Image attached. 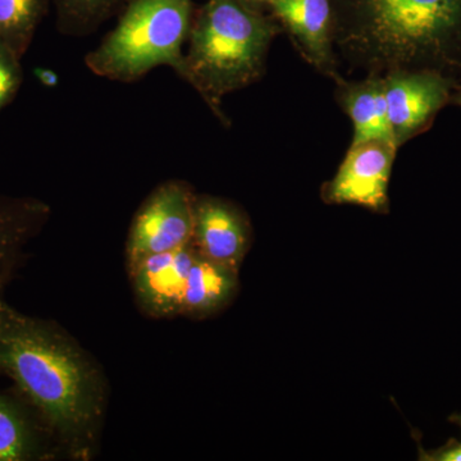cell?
<instances>
[{
    "label": "cell",
    "mask_w": 461,
    "mask_h": 461,
    "mask_svg": "<svg viewBox=\"0 0 461 461\" xmlns=\"http://www.w3.org/2000/svg\"><path fill=\"white\" fill-rule=\"evenodd\" d=\"M384 80L388 123L399 149L432 127L461 85L436 69H402Z\"/></svg>",
    "instance_id": "cell-6"
},
{
    "label": "cell",
    "mask_w": 461,
    "mask_h": 461,
    "mask_svg": "<svg viewBox=\"0 0 461 461\" xmlns=\"http://www.w3.org/2000/svg\"><path fill=\"white\" fill-rule=\"evenodd\" d=\"M339 67L436 69L461 84V0H330Z\"/></svg>",
    "instance_id": "cell-2"
},
{
    "label": "cell",
    "mask_w": 461,
    "mask_h": 461,
    "mask_svg": "<svg viewBox=\"0 0 461 461\" xmlns=\"http://www.w3.org/2000/svg\"><path fill=\"white\" fill-rule=\"evenodd\" d=\"M450 421H453V423L457 424V426H459L461 429V414L451 415Z\"/></svg>",
    "instance_id": "cell-22"
},
{
    "label": "cell",
    "mask_w": 461,
    "mask_h": 461,
    "mask_svg": "<svg viewBox=\"0 0 461 461\" xmlns=\"http://www.w3.org/2000/svg\"><path fill=\"white\" fill-rule=\"evenodd\" d=\"M282 29L269 12L242 0H208L195 9L182 80L190 84L221 123L224 96L258 83L267 58Z\"/></svg>",
    "instance_id": "cell-3"
},
{
    "label": "cell",
    "mask_w": 461,
    "mask_h": 461,
    "mask_svg": "<svg viewBox=\"0 0 461 461\" xmlns=\"http://www.w3.org/2000/svg\"><path fill=\"white\" fill-rule=\"evenodd\" d=\"M196 254L191 241L176 250L142 258L129 267L133 293L145 314L154 318L181 314L187 277Z\"/></svg>",
    "instance_id": "cell-10"
},
{
    "label": "cell",
    "mask_w": 461,
    "mask_h": 461,
    "mask_svg": "<svg viewBox=\"0 0 461 461\" xmlns=\"http://www.w3.org/2000/svg\"><path fill=\"white\" fill-rule=\"evenodd\" d=\"M21 57L16 51L0 41V111L16 96L23 84Z\"/></svg>",
    "instance_id": "cell-17"
},
{
    "label": "cell",
    "mask_w": 461,
    "mask_h": 461,
    "mask_svg": "<svg viewBox=\"0 0 461 461\" xmlns=\"http://www.w3.org/2000/svg\"><path fill=\"white\" fill-rule=\"evenodd\" d=\"M57 25L66 35L83 36L95 32L114 14L122 0H51Z\"/></svg>",
    "instance_id": "cell-16"
},
{
    "label": "cell",
    "mask_w": 461,
    "mask_h": 461,
    "mask_svg": "<svg viewBox=\"0 0 461 461\" xmlns=\"http://www.w3.org/2000/svg\"><path fill=\"white\" fill-rule=\"evenodd\" d=\"M420 460L429 461H461V442L456 439H450L447 444L437 450L427 451L420 450Z\"/></svg>",
    "instance_id": "cell-18"
},
{
    "label": "cell",
    "mask_w": 461,
    "mask_h": 461,
    "mask_svg": "<svg viewBox=\"0 0 461 461\" xmlns=\"http://www.w3.org/2000/svg\"><path fill=\"white\" fill-rule=\"evenodd\" d=\"M50 215V206L41 200L0 196V287L11 280L27 244Z\"/></svg>",
    "instance_id": "cell-13"
},
{
    "label": "cell",
    "mask_w": 461,
    "mask_h": 461,
    "mask_svg": "<svg viewBox=\"0 0 461 461\" xmlns=\"http://www.w3.org/2000/svg\"><path fill=\"white\" fill-rule=\"evenodd\" d=\"M2 290L3 288L0 287V304H2V300H3V297H2Z\"/></svg>",
    "instance_id": "cell-23"
},
{
    "label": "cell",
    "mask_w": 461,
    "mask_h": 461,
    "mask_svg": "<svg viewBox=\"0 0 461 461\" xmlns=\"http://www.w3.org/2000/svg\"><path fill=\"white\" fill-rule=\"evenodd\" d=\"M399 148L393 140L350 145L338 172L321 185V198L330 205H357L378 214L390 212L391 175Z\"/></svg>",
    "instance_id": "cell-7"
},
{
    "label": "cell",
    "mask_w": 461,
    "mask_h": 461,
    "mask_svg": "<svg viewBox=\"0 0 461 461\" xmlns=\"http://www.w3.org/2000/svg\"><path fill=\"white\" fill-rule=\"evenodd\" d=\"M195 193L187 182L159 185L133 217L126 242L127 268L142 258L167 253L193 240Z\"/></svg>",
    "instance_id": "cell-5"
},
{
    "label": "cell",
    "mask_w": 461,
    "mask_h": 461,
    "mask_svg": "<svg viewBox=\"0 0 461 461\" xmlns=\"http://www.w3.org/2000/svg\"><path fill=\"white\" fill-rule=\"evenodd\" d=\"M195 9L194 0H130L114 29L85 57V65L118 83L140 80L160 66L184 77L182 50Z\"/></svg>",
    "instance_id": "cell-4"
},
{
    "label": "cell",
    "mask_w": 461,
    "mask_h": 461,
    "mask_svg": "<svg viewBox=\"0 0 461 461\" xmlns=\"http://www.w3.org/2000/svg\"><path fill=\"white\" fill-rule=\"evenodd\" d=\"M333 83L336 102L353 123L350 145L372 140L393 141L388 123L384 76L366 75L360 80H346L341 76Z\"/></svg>",
    "instance_id": "cell-12"
},
{
    "label": "cell",
    "mask_w": 461,
    "mask_h": 461,
    "mask_svg": "<svg viewBox=\"0 0 461 461\" xmlns=\"http://www.w3.org/2000/svg\"><path fill=\"white\" fill-rule=\"evenodd\" d=\"M191 241L200 257L240 269L251 244L250 221L230 200L196 195Z\"/></svg>",
    "instance_id": "cell-9"
},
{
    "label": "cell",
    "mask_w": 461,
    "mask_h": 461,
    "mask_svg": "<svg viewBox=\"0 0 461 461\" xmlns=\"http://www.w3.org/2000/svg\"><path fill=\"white\" fill-rule=\"evenodd\" d=\"M239 269L212 262L196 254L187 277L182 315L205 318L230 304L238 293Z\"/></svg>",
    "instance_id": "cell-14"
},
{
    "label": "cell",
    "mask_w": 461,
    "mask_h": 461,
    "mask_svg": "<svg viewBox=\"0 0 461 461\" xmlns=\"http://www.w3.org/2000/svg\"><path fill=\"white\" fill-rule=\"evenodd\" d=\"M242 2L247 3L251 7L260 9V11L268 12L272 0H242Z\"/></svg>",
    "instance_id": "cell-20"
},
{
    "label": "cell",
    "mask_w": 461,
    "mask_h": 461,
    "mask_svg": "<svg viewBox=\"0 0 461 461\" xmlns=\"http://www.w3.org/2000/svg\"><path fill=\"white\" fill-rule=\"evenodd\" d=\"M35 76L39 81H41V85L47 87H54L57 86L58 84V76L56 72L50 71L48 68H36Z\"/></svg>",
    "instance_id": "cell-19"
},
{
    "label": "cell",
    "mask_w": 461,
    "mask_h": 461,
    "mask_svg": "<svg viewBox=\"0 0 461 461\" xmlns=\"http://www.w3.org/2000/svg\"><path fill=\"white\" fill-rule=\"evenodd\" d=\"M50 0H0V41L23 56Z\"/></svg>",
    "instance_id": "cell-15"
},
{
    "label": "cell",
    "mask_w": 461,
    "mask_h": 461,
    "mask_svg": "<svg viewBox=\"0 0 461 461\" xmlns=\"http://www.w3.org/2000/svg\"><path fill=\"white\" fill-rule=\"evenodd\" d=\"M451 104L456 105V107L461 108V85L459 89L455 91L453 100H451Z\"/></svg>",
    "instance_id": "cell-21"
},
{
    "label": "cell",
    "mask_w": 461,
    "mask_h": 461,
    "mask_svg": "<svg viewBox=\"0 0 461 461\" xmlns=\"http://www.w3.org/2000/svg\"><path fill=\"white\" fill-rule=\"evenodd\" d=\"M57 450L32 406L21 396L0 393V461L50 460Z\"/></svg>",
    "instance_id": "cell-11"
},
{
    "label": "cell",
    "mask_w": 461,
    "mask_h": 461,
    "mask_svg": "<svg viewBox=\"0 0 461 461\" xmlns=\"http://www.w3.org/2000/svg\"><path fill=\"white\" fill-rule=\"evenodd\" d=\"M268 12L309 66L332 81L341 77L330 0H272Z\"/></svg>",
    "instance_id": "cell-8"
},
{
    "label": "cell",
    "mask_w": 461,
    "mask_h": 461,
    "mask_svg": "<svg viewBox=\"0 0 461 461\" xmlns=\"http://www.w3.org/2000/svg\"><path fill=\"white\" fill-rule=\"evenodd\" d=\"M0 375L14 382L59 450L77 460L93 456L107 409V381L68 332L2 300Z\"/></svg>",
    "instance_id": "cell-1"
}]
</instances>
